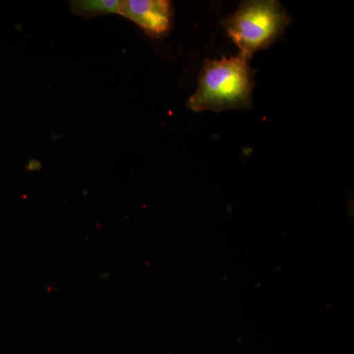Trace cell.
<instances>
[{"mask_svg": "<svg viewBox=\"0 0 354 354\" xmlns=\"http://www.w3.org/2000/svg\"><path fill=\"white\" fill-rule=\"evenodd\" d=\"M251 58L250 55L239 51L235 57L205 60L196 92L191 95L188 108L195 113L251 109L256 84Z\"/></svg>", "mask_w": 354, "mask_h": 354, "instance_id": "obj_1", "label": "cell"}, {"mask_svg": "<svg viewBox=\"0 0 354 354\" xmlns=\"http://www.w3.org/2000/svg\"><path fill=\"white\" fill-rule=\"evenodd\" d=\"M291 21L279 1L247 0L234 13L227 15L221 25L239 50L252 57L281 38Z\"/></svg>", "mask_w": 354, "mask_h": 354, "instance_id": "obj_2", "label": "cell"}, {"mask_svg": "<svg viewBox=\"0 0 354 354\" xmlns=\"http://www.w3.org/2000/svg\"><path fill=\"white\" fill-rule=\"evenodd\" d=\"M120 14L152 39H165L174 29V7L169 0H122Z\"/></svg>", "mask_w": 354, "mask_h": 354, "instance_id": "obj_3", "label": "cell"}, {"mask_svg": "<svg viewBox=\"0 0 354 354\" xmlns=\"http://www.w3.org/2000/svg\"><path fill=\"white\" fill-rule=\"evenodd\" d=\"M70 4L72 13L85 18L120 14V0H73Z\"/></svg>", "mask_w": 354, "mask_h": 354, "instance_id": "obj_4", "label": "cell"}]
</instances>
